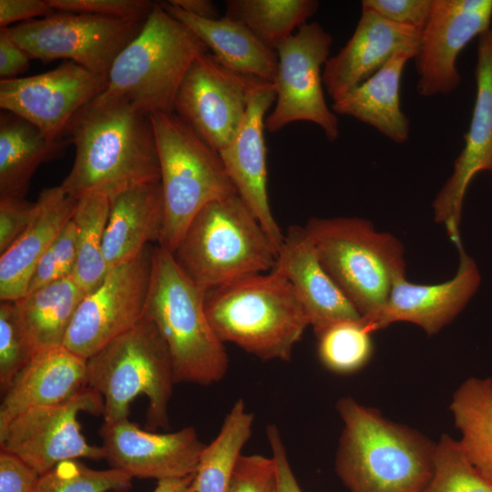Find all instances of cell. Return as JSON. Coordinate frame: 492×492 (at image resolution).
Wrapping results in <instances>:
<instances>
[{"label":"cell","instance_id":"1","mask_svg":"<svg viewBox=\"0 0 492 492\" xmlns=\"http://www.w3.org/2000/svg\"><path fill=\"white\" fill-rule=\"evenodd\" d=\"M75 159L61 189L78 200L92 193L111 200L135 187L160 182L150 115L128 101L100 94L70 120Z\"/></svg>","mask_w":492,"mask_h":492},{"label":"cell","instance_id":"2","mask_svg":"<svg viewBox=\"0 0 492 492\" xmlns=\"http://www.w3.org/2000/svg\"><path fill=\"white\" fill-rule=\"evenodd\" d=\"M336 409L343 429L335 469L350 492L425 491L436 444L352 397L339 399Z\"/></svg>","mask_w":492,"mask_h":492},{"label":"cell","instance_id":"3","mask_svg":"<svg viewBox=\"0 0 492 492\" xmlns=\"http://www.w3.org/2000/svg\"><path fill=\"white\" fill-rule=\"evenodd\" d=\"M205 311L218 338L263 361L288 362L310 326L293 287L271 271L205 292Z\"/></svg>","mask_w":492,"mask_h":492},{"label":"cell","instance_id":"4","mask_svg":"<svg viewBox=\"0 0 492 492\" xmlns=\"http://www.w3.org/2000/svg\"><path fill=\"white\" fill-rule=\"evenodd\" d=\"M204 300L205 292L182 272L172 252L153 246L144 315L166 343L176 384L210 385L228 371V354L208 320Z\"/></svg>","mask_w":492,"mask_h":492},{"label":"cell","instance_id":"5","mask_svg":"<svg viewBox=\"0 0 492 492\" xmlns=\"http://www.w3.org/2000/svg\"><path fill=\"white\" fill-rule=\"evenodd\" d=\"M172 254L182 272L205 292L245 276L269 272L278 256L238 194L201 209Z\"/></svg>","mask_w":492,"mask_h":492},{"label":"cell","instance_id":"6","mask_svg":"<svg viewBox=\"0 0 492 492\" xmlns=\"http://www.w3.org/2000/svg\"><path fill=\"white\" fill-rule=\"evenodd\" d=\"M323 268L367 322L405 276L404 248L394 235L358 217L312 218L303 227Z\"/></svg>","mask_w":492,"mask_h":492},{"label":"cell","instance_id":"7","mask_svg":"<svg viewBox=\"0 0 492 492\" xmlns=\"http://www.w3.org/2000/svg\"><path fill=\"white\" fill-rule=\"evenodd\" d=\"M207 52L188 26L155 3L141 31L113 63L101 94L122 98L149 115L173 113L187 72Z\"/></svg>","mask_w":492,"mask_h":492},{"label":"cell","instance_id":"8","mask_svg":"<svg viewBox=\"0 0 492 492\" xmlns=\"http://www.w3.org/2000/svg\"><path fill=\"white\" fill-rule=\"evenodd\" d=\"M87 364V386L104 400V423L128 418L130 404L145 395L146 427L152 431L169 426L168 407L176 382L168 347L151 320L144 315Z\"/></svg>","mask_w":492,"mask_h":492},{"label":"cell","instance_id":"9","mask_svg":"<svg viewBox=\"0 0 492 492\" xmlns=\"http://www.w3.org/2000/svg\"><path fill=\"white\" fill-rule=\"evenodd\" d=\"M164 200L159 245L173 252L190 221L209 203L237 191L217 150L174 112L150 115Z\"/></svg>","mask_w":492,"mask_h":492},{"label":"cell","instance_id":"10","mask_svg":"<svg viewBox=\"0 0 492 492\" xmlns=\"http://www.w3.org/2000/svg\"><path fill=\"white\" fill-rule=\"evenodd\" d=\"M145 21L56 11L0 30L32 59H67L108 77L116 58L138 35Z\"/></svg>","mask_w":492,"mask_h":492},{"label":"cell","instance_id":"11","mask_svg":"<svg viewBox=\"0 0 492 492\" xmlns=\"http://www.w3.org/2000/svg\"><path fill=\"white\" fill-rule=\"evenodd\" d=\"M333 41L313 22L300 26L279 46L275 106L266 117V130L274 133L292 122L308 121L319 126L330 141L338 138V118L326 104L322 73Z\"/></svg>","mask_w":492,"mask_h":492},{"label":"cell","instance_id":"12","mask_svg":"<svg viewBox=\"0 0 492 492\" xmlns=\"http://www.w3.org/2000/svg\"><path fill=\"white\" fill-rule=\"evenodd\" d=\"M153 246L135 259L110 268L103 282L87 293L67 332L63 346L87 360L144 316Z\"/></svg>","mask_w":492,"mask_h":492},{"label":"cell","instance_id":"13","mask_svg":"<svg viewBox=\"0 0 492 492\" xmlns=\"http://www.w3.org/2000/svg\"><path fill=\"white\" fill-rule=\"evenodd\" d=\"M266 83L225 67L207 52L187 72L175 99L174 113L219 152L235 136L252 96Z\"/></svg>","mask_w":492,"mask_h":492},{"label":"cell","instance_id":"14","mask_svg":"<svg viewBox=\"0 0 492 492\" xmlns=\"http://www.w3.org/2000/svg\"><path fill=\"white\" fill-rule=\"evenodd\" d=\"M103 411V397L87 386L66 402L18 415L0 432L1 449L20 457L40 476L63 461L100 460L102 447L86 440L77 417L82 412L97 415Z\"/></svg>","mask_w":492,"mask_h":492},{"label":"cell","instance_id":"15","mask_svg":"<svg viewBox=\"0 0 492 492\" xmlns=\"http://www.w3.org/2000/svg\"><path fill=\"white\" fill-rule=\"evenodd\" d=\"M107 84L108 77L65 61L43 74L0 80V108L29 121L48 139L58 140L76 113L103 93Z\"/></svg>","mask_w":492,"mask_h":492},{"label":"cell","instance_id":"16","mask_svg":"<svg viewBox=\"0 0 492 492\" xmlns=\"http://www.w3.org/2000/svg\"><path fill=\"white\" fill-rule=\"evenodd\" d=\"M492 0H433L415 59L417 93L449 95L460 85L456 60L476 36L491 27Z\"/></svg>","mask_w":492,"mask_h":492},{"label":"cell","instance_id":"17","mask_svg":"<svg viewBox=\"0 0 492 492\" xmlns=\"http://www.w3.org/2000/svg\"><path fill=\"white\" fill-rule=\"evenodd\" d=\"M99 435L111 467L157 481L193 475L205 446L193 426L160 434L141 429L128 418L104 423Z\"/></svg>","mask_w":492,"mask_h":492},{"label":"cell","instance_id":"18","mask_svg":"<svg viewBox=\"0 0 492 492\" xmlns=\"http://www.w3.org/2000/svg\"><path fill=\"white\" fill-rule=\"evenodd\" d=\"M475 76L477 94L465 146L432 204L435 220L456 247L462 245L459 227L468 185L478 172L492 170V26L478 36Z\"/></svg>","mask_w":492,"mask_h":492},{"label":"cell","instance_id":"19","mask_svg":"<svg viewBox=\"0 0 492 492\" xmlns=\"http://www.w3.org/2000/svg\"><path fill=\"white\" fill-rule=\"evenodd\" d=\"M275 98L272 83L261 87L252 96L239 130L219 154L237 194L258 220L278 253L284 234L269 202L264 141L266 114Z\"/></svg>","mask_w":492,"mask_h":492},{"label":"cell","instance_id":"20","mask_svg":"<svg viewBox=\"0 0 492 492\" xmlns=\"http://www.w3.org/2000/svg\"><path fill=\"white\" fill-rule=\"evenodd\" d=\"M459 263L455 276L444 282L418 284L397 278L389 296L377 315L368 322L374 331L397 322L420 326L428 335L437 333L466 307L481 282L475 261L457 248Z\"/></svg>","mask_w":492,"mask_h":492},{"label":"cell","instance_id":"21","mask_svg":"<svg viewBox=\"0 0 492 492\" xmlns=\"http://www.w3.org/2000/svg\"><path fill=\"white\" fill-rule=\"evenodd\" d=\"M421 31L383 19L362 10L356 28L345 46L330 56L323 83L335 101L382 68L398 51L416 56Z\"/></svg>","mask_w":492,"mask_h":492},{"label":"cell","instance_id":"22","mask_svg":"<svg viewBox=\"0 0 492 492\" xmlns=\"http://www.w3.org/2000/svg\"><path fill=\"white\" fill-rule=\"evenodd\" d=\"M272 271L292 284L315 335L335 323L362 318L323 268L304 228L287 231Z\"/></svg>","mask_w":492,"mask_h":492},{"label":"cell","instance_id":"23","mask_svg":"<svg viewBox=\"0 0 492 492\" xmlns=\"http://www.w3.org/2000/svg\"><path fill=\"white\" fill-rule=\"evenodd\" d=\"M86 387V359L63 345L36 352L4 394L0 432L21 413L66 402Z\"/></svg>","mask_w":492,"mask_h":492},{"label":"cell","instance_id":"24","mask_svg":"<svg viewBox=\"0 0 492 492\" xmlns=\"http://www.w3.org/2000/svg\"><path fill=\"white\" fill-rule=\"evenodd\" d=\"M77 200L60 186L44 189L26 231L0 254V300L17 301L28 290L34 271L63 228L72 220Z\"/></svg>","mask_w":492,"mask_h":492},{"label":"cell","instance_id":"25","mask_svg":"<svg viewBox=\"0 0 492 492\" xmlns=\"http://www.w3.org/2000/svg\"><path fill=\"white\" fill-rule=\"evenodd\" d=\"M164 217L160 182L135 187L112 199L103 241L109 269L135 259L152 242L159 244Z\"/></svg>","mask_w":492,"mask_h":492},{"label":"cell","instance_id":"26","mask_svg":"<svg viewBox=\"0 0 492 492\" xmlns=\"http://www.w3.org/2000/svg\"><path fill=\"white\" fill-rule=\"evenodd\" d=\"M415 58L408 51L396 52L373 76L333 101L335 114L368 124L395 143L409 138V119L401 109V78L406 63Z\"/></svg>","mask_w":492,"mask_h":492},{"label":"cell","instance_id":"27","mask_svg":"<svg viewBox=\"0 0 492 492\" xmlns=\"http://www.w3.org/2000/svg\"><path fill=\"white\" fill-rule=\"evenodd\" d=\"M160 5L188 26L225 67L274 83L278 69L277 52L266 46L247 26L226 15L204 19L188 14L168 1Z\"/></svg>","mask_w":492,"mask_h":492},{"label":"cell","instance_id":"28","mask_svg":"<svg viewBox=\"0 0 492 492\" xmlns=\"http://www.w3.org/2000/svg\"><path fill=\"white\" fill-rule=\"evenodd\" d=\"M69 138L48 139L29 121L11 112L0 114V197L26 198L37 168L62 154Z\"/></svg>","mask_w":492,"mask_h":492},{"label":"cell","instance_id":"29","mask_svg":"<svg viewBox=\"0 0 492 492\" xmlns=\"http://www.w3.org/2000/svg\"><path fill=\"white\" fill-rule=\"evenodd\" d=\"M87 292L68 276L15 301L20 321L36 352L63 345Z\"/></svg>","mask_w":492,"mask_h":492},{"label":"cell","instance_id":"30","mask_svg":"<svg viewBox=\"0 0 492 492\" xmlns=\"http://www.w3.org/2000/svg\"><path fill=\"white\" fill-rule=\"evenodd\" d=\"M450 409L465 455L492 485V380H466L454 394Z\"/></svg>","mask_w":492,"mask_h":492},{"label":"cell","instance_id":"31","mask_svg":"<svg viewBox=\"0 0 492 492\" xmlns=\"http://www.w3.org/2000/svg\"><path fill=\"white\" fill-rule=\"evenodd\" d=\"M254 415L237 399L225 415L217 436L205 445L194 473L195 492H228L241 450L252 433Z\"/></svg>","mask_w":492,"mask_h":492},{"label":"cell","instance_id":"32","mask_svg":"<svg viewBox=\"0 0 492 492\" xmlns=\"http://www.w3.org/2000/svg\"><path fill=\"white\" fill-rule=\"evenodd\" d=\"M109 210L108 197L87 194L77 200L72 218L76 228L77 260L71 276L87 293L103 282L109 270L103 252Z\"/></svg>","mask_w":492,"mask_h":492},{"label":"cell","instance_id":"33","mask_svg":"<svg viewBox=\"0 0 492 492\" xmlns=\"http://www.w3.org/2000/svg\"><path fill=\"white\" fill-rule=\"evenodd\" d=\"M225 15L247 26L266 46L276 51L318 10L316 0H228Z\"/></svg>","mask_w":492,"mask_h":492},{"label":"cell","instance_id":"34","mask_svg":"<svg viewBox=\"0 0 492 492\" xmlns=\"http://www.w3.org/2000/svg\"><path fill=\"white\" fill-rule=\"evenodd\" d=\"M374 329L363 317L335 323L316 335L317 352L329 371L348 374L363 369L374 353Z\"/></svg>","mask_w":492,"mask_h":492},{"label":"cell","instance_id":"35","mask_svg":"<svg viewBox=\"0 0 492 492\" xmlns=\"http://www.w3.org/2000/svg\"><path fill=\"white\" fill-rule=\"evenodd\" d=\"M126 472L93 469L79 460H67L40 476L34 492H123L131 487Z\"/></svg>","mask_w":492,"mask_h":492},{"label":"cell","instance_id":"36","mask_svg":"<svg viewBox=\"0 0 492 492\" xmlns=\"http://www.w3.org/2000/svg\"><path fill=\"white\" fill-rule=\"evenodd\" d=\"M424 492H492V485L470 463L459 442L444 435L436 446L434 473Z\"/></svg>","mask_w":492,"mask_h":492},{"label":"cell","instance_id":"37","mask_svg":"<svg viewBox=\"0 0 492 492\" xmlns=\"http://www.w3.org/2000/svg\"><path fill=\"white\" fill-rule=\"evenodd\" d=\"M36 350L20 321L15 302L0 304V388L5 394Z\"/></svg>","mask_w":492,"mask_h":492},{"label":"cell","instance_id":"38","mask_svg":"<svg viewBox=\"0 0 492 492\" xmlns=\"http://www.w3.org/2000/svg\"><path fill=\"white\" fill-rule=\"evenodd\" d=\"M76 260V228L71 220L40 259L30 280L27 292L71 276Z\"/></svg>","mask_w":492,"mask_h":492},{"label":"cell","instance_id":"39","mask_svg":"<svg viewBox=\"0 0 492 492\" xmlns=\"http://www.w3.org/2000/svg\"><path fill=\"white\" fill-rule=\"evenodd\" d=\"M61 12L145 21L154 4L149 0H47Z\"/></svg>","mask_w":492,"mask_h":492},{"label":"cell","instance_id":"40","mask_svg":"<svg viewBox=\"0 0 492 492\" xmlns=\"http://www.w3.org/2000/svg\"><path fill=\"white\" fill-rule=\"evenodd\" d=\"M228 492H277L276 468L272 457L242 454Z\"/></svg>","mask_w":492,"mask_h":492},{"label":"cell","instance_id":"41","mask_svg":"<svg viewBox=\"0 0 492 492\" xmlns=\"http://www.w3.org/2000/svg\"><path fill=\"white\" fill-rule=\"evenodd\" d=\"M433 0H364L362 10L373 12L391 23L422 32Z\"/></svg>","mask_w":492,"mask_h":492},{"label":"cell","instance_id":"42","mask_svg":"<svg viewBox=\"0 0 492 492\" xmlns=\"http://www.w3.org/2000/svg\"><path fill=\"white\" fill-rule=\"evenodd\" d=\"M36 202L26 198L0 197V254L26 231L35 211Z\"/></svg>","mask_w":492,"mask_h":492},{"label":"cell","instance_id":"43","mask_svg":"<svg viewBox=\"0 0 492 492\" xmlns=\"http://www.w3.org/2000/svg\"><path fill=\"white\" fill-rule=\"evenodd\" d=\"M40 475L20 457L1 449L0 492H34Z\"/></svg>","mask_w":492,"mask_h":492},{"label":"cell","instance_id":"44","mask_svg":"<svg viewBox=\"0 0 492 492\" xmlns=\"http://www.w3.org/2000/svg\"><path fill=\"white\" fill-rule=\"evenodd\" d=\"M47 0H0V29L51 15Z\"/></svg>","mask_w":492,"mask_h":492},{"label":"cell","instance_id":"45","mask_svg":"<svg viewBox=\"0 0 492 492\" xmlns=\"http://www.w3.org/2000/svg\"><path fill=\"white\" fill-rule=\"evenodd\" d=\"M266 436L276 468L277 492H302L292 472L282 437L275 424L268 425Z\"/></svg>","mask_w":492,"mask_h":492},{"label":"cell","instance_id":"46","mask_svg":"<svg viewBox=\"0 0 492 492\" xmlns=\"http://www.w3.org/2000/svg\"><path fill=\"white\" fill-rule=\"evenodd\" d=\"M30 56L0 30V80L19 77L30 67Z\"/></svg>","mask_w":492,"mask_h":492},{"label":"cell","instance_id":"47","mask_svg":"<svg viewBox=\"0 0 492 492\" xmlns=\"http://www.w3.org/2000/svg\"><path fill=\"white\" fill-rule=\"evenodd\" d=\"M174 6L204 19L219 18V10L210 0H169Z\"/></svg>","mask_w":492,"mask_h":492},{"label":"cell","instance_id":"48","mask_svg":"<svg viewBox=\"0 0 492 492\" xmlns=\"http://www.w3.org/2000/svg\"><path fill=\"white\" fill-rule=\"evenodd\" d=\"M194 474L185 477L159 480L152 492H195Z\"/></svg>","mask_w":492,"mask_h":492},{"label":"cell","instance_id":"49","mask_svg":"<svg viewBox=\"0 0 492 492\" xmlns=\"http://www.w3.org/2000/svg\"><path fill=\"white\" fill-rule=\"evenodd\" d=\"M492 171V170H491Z\"/></svg>","mask_w":492,"mask_h":492}]
</instances>
